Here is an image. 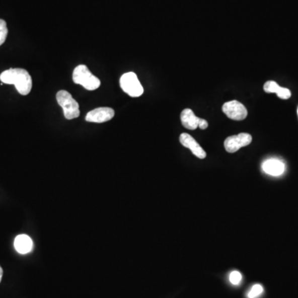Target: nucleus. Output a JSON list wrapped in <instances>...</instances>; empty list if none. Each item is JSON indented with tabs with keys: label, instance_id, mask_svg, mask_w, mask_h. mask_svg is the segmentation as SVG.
Returning a JSON list of instances; mask_svg holds the SVG:
<instances>
[{
	"label": "nucleus",
	"instance_id": "1",
	"mask_svg": "<svg viewBox=\"0 0 298 298\" xmlns=\"http://www.w3.org/2000/svg\"><path fill=\"white\" fill-rule=\"evenodd\" d=\"M0 81L5 84L14 85L22 96L30 93L33 87L32 77L27 70L22 68H11L3 71L0 74Z\"/></svg>",
	"mask_w": 298,
	"mask_h": 298
},
{
	"label": "nucleus",
	"instance_id": "11",
	"mask_svg": "<svg viewBox=\"0 0 298 298\" xmlns=\"http://www.w3.org/2000/svg\"><path fill=\"white\" fill-rule=\"evenodd\" d=\"M33 247V240L27 235L17 236L14 240V248L19 254H26L32 251Z\"/></svg>",
	"mask_w": 298,
	"mask_h": 298
},
{
	"label": "nucleus",
	"instance_id": "7",
	"mask_svg": "<svg viewBox=\"0 0 298 298\" xmlns=\"http://www.w3.org/2000/svg\"><path fill=\"white\" fill-rule=\"evenodd\" d=\"M181 120L183 127L190 130H195L198 127L200 129H205L208 128V122L205 119L196 117L194 112L190 109H185L182 112Z\"/></svg>",
	"mask_w": 298,
	"mask_h": 298
},
{
	"label": "nucleus",
	"instance_id": "15",
	"mask_svg": "<svg viewBox=\"0 0 298 298\" xmlns=\"http://www.w3.org/2000/svg\"><path fill=\"white\" fill-rule=\"evenodd\" d=\"M241 280H242V276H241V273H240V272H238V271H233V272L230 274V281H231L232 284H240Z\"/></svg>",
	"mask_w": 298,
	"mask_h": 298
},
{
	"label": "nucleus",
	"instance_id": "5",
	"mask_svg": "<svg viewBox=\"0 0 298 298\" xmlns=\"http://www.w3.org/2000/svg\"><path fill=\"white\" fill-rule=\"evenodd\" d=\"M224 114L227 115L228 118L233 120H244L248 115L247 109L245 105L239 102L237 100H232L225 103L222 107Z\"/></svg>",
	"mask_w": 298,
	"mask_h": 298
},
{
	"label": "nucleus",
	"instance_id": "2",
	"mask_svg": "<svg viewBox=\"0 0 298 298\" xmlns=\"http://www.w3.org/2000/svg\"><path fill=\"white\" fill-rule=\"evenodd\" d=\"M73 82L77 85H82V87L88 91H95L100 86L99 78L95 77L89 70L87 65H80L74 68L73 72Z\"/></svg>",
	"mask_w": 298,
	"mask_h": 298
},
{
	"label": "nucleus",
	"instance_id": "12",
	"mask_svg": "<svg viewBox=\"0 0 298 298\" xmlns=\"http://www.w3.org/2000/svg\"><path fill=\"white\" fill-rule=\"evenodd\" d=\"M263 90L267 93L277 94V96L282 100H287L291 96V91H289L288 89L279 87L277 83L273 81L266 82L263 86Z\"/></svg>",
	"mask_w": 298,
	"mask_h": 298
},
{
	"label": "nucleus",
	"instance_id": "13",
	"mask_svg": "<svg viewBox=\"0 0 298 298\" xmlns=\"http://www.w3.org/2000/svg\"><path fill=\"white\" fill-rule=\"evenodd\" d=\"M8 28L7 24L5 20L0 19V46L4 44L5 40L7 38Z\"/></svg>",
	"mask_w": 298,
	"mask_h": 298
},
{
	"label": "nucleus",
	"instance_id": "3",
	"mask_svg": "<svg viewBox=\"0 0 298 298\" xmlns=\"http://www.w3.org/2000/svg\"><path fill=\"white\" fill-rule=\"evenodd\" d=\"M56 100L63 109L66 119H76L80 115L79 104L66 91H60L56 94Z\"/></svg>",
	"mask_w": 298,
	"mask_h": 298
},
{
	"label": "nucleus",
	"instance_id": "4",
	"mask_svg": "<svg viewBox=\"0 0 298 298\" xmlns=\"http://www.w3.org/2000/svg\"><path fill=\"white\" fill-rule=\"evenodd\" d=\"M119 83L122 90L131 97H139L143 94V88L135 73L128 72L123 74Z\"/></svg>",
	"mask_w": 298,
	"mask_h": 298
},
{
	"label": "nucleus",
	"instance_id": "8",
	"mask_svg": "<svg viewBox=\"0 0 298 298\" xmlns=\"http://www.w3.org/2000/svg\"><path fill=\"white\" fill-rule=\"evenodd\" d=\"M114 116V110L111 108H97L89 112L86 116V120L92 123H105L110 121Z\"/></svg>",
	"mask_w": 298,
	"mask_h": 298
},
{
	"label": "nucleus",
	"instance_id": "10",
	"mask_svg": "<svg viewBox=\"0 0 298 298\" xmlns=\"http://www.w3.org/2000/svg\"><path fill=\"white\" fill-rule=\"evenodd\" d=\"M263 172L267 174L278 177L285 172V164L278 159H268L262 165Z\"/></svg>",
	"mask_w": 298,
	"mask_h": 298
},
{
	"label": "nucleus",
	"instance_id": "14",
	"mask_svg": "<svg viewBox=\"0 0 298 298\" xmlns=\"http://www.w3.org/2000/svg\"><path fill=\"white\" fill-rule=\"evenodd\" d=\"M263 286H261L260 284H255L251 289H250V291H249V293H248V297H258V296H260L261 294L263 293Z\"/></svg>",
	"mask_w": 298,
	"mask_h": 298
},
{
	"label": "nucleus",
	"instance_id": "9",
	"mask_svg": "<svg viewBox=\"0 0 298 298\" xmlns=\"http://www.w3.org/2000/svg\"><path fill=\"white\" fill-rule=\"evenodd\" d=\"M180 142L185 147L191 149V153L198 159H205L206 153L205 150L200 147V145L196 142V139L188 133H182L180 136Z\"/></svg>",
	"mask_w": 298,
	"mask_h": 298
},
{
	"label": "nucleus",
	"instance_id": "16",
	"mask_svg": "<svg viewBox=\"0 0 298 298\" xmlns=\"http://www.w3.org/2000/svg\"><path fill=\"white\" fill-rule=\"evenodd\" d=\"M3 273H4V272H3V268H1V266H0V282H1V280H2Z\"/></svg>",
	"mask_w": 298,
	"mask_h": 298
},
{
	"label": "nucleus",
	"instance_id": "17",
	"mask_svg": "<svg viewBox=\"0 0 298 298\" xmlns=\"http://www.w3.org/2000/svg\"><path fill=\"white\" fill-rule=\"evenodd\" d=\"M297 115H298V108H297Z\"/></svg>",
	"mask_w": 298,
	"mask_h": 298
},
{
	"label": "nucleus",
	"instance_id": "6",
	"mask_svg": "<svg viewBox=\"0 0 298 298\" xmlns=\"http://www.w3.org/2000/svg\"><path fill=\"white\" fill-rule=\"evenodd\" d=\"M252 136L249 133H241L238 135L231 136L225 140L224 145L226 151L234 154L241 147H246L252 142Z\"/></svg>",
	"mask_w": 298,
	"mask_h": 298
}]
</instances>
